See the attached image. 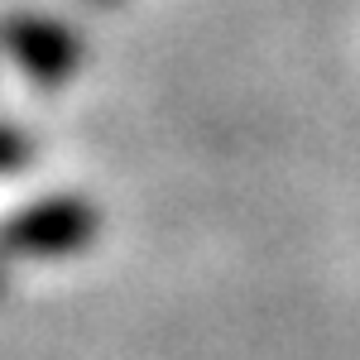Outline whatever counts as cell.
Masks as SVG:
<instances>
[{"instance_id":"cell-1","label":"cell","mask_w":360,"mask_h":360,"mask_svg":"<svg viewBox=\"0 0 360 360\" xmlns=\"http://www.w3.org/2000/svg\"><path fill=\"white\" fill-rule=\"evenodd\" d=\"M91 236H96V207L82 197H53L25 207L15 221L0 226V250L25 259H58L91 245Z\"/></svg>"},{"instance_id":"cell-2","label":"cell","mask_w":360,"mask_h":360,"mask_svg":"<svg viewBox=\"0 0 360 360\" xmlns=\"http://www.w3.org/2000/svg\"><path fill=\"white\" fill-rule=\"evenodd\" d=\"M5 44H10L15 63H20L39 86H58L77 63H82L77 39L63 25H53V20H10V25H5Z\"/></svg>"},{"instance_id":"cell-3","label":"cell","mask_w":360,"mask_h":360,"mask_svg":"<svg viewBox=\"0 0 360 360\" xmlns=\"http://www.w3.org/2000/svg\"><path fill=\"white\" fill-rule=\"evenodd\" d=\"M29 164V139L10 125H0V173H15Z\"/></svg>"},{"instance_id":"cell-4","label":"cell","mask_w":360,"mask_h":360,"mask_svg":"<svg viewBox=\"0 0 360 360\" xmlns=\"http://www.w3.org/2000/svg\"><path fill=\"white\" fill-rule=\"evenodd\" d=\"M0 288H5V274H0Z\"/></svg>"}]
</instances>
